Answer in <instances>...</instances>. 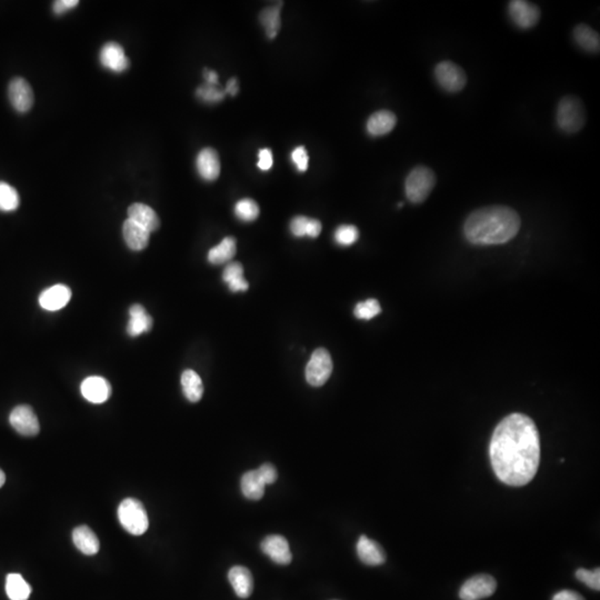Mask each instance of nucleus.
<instances>
[{
	"label": "nucleus",
	"mask_w": 600,
	"mask_h": 600,
	"mask_svg": "<svg viewBox=\"0 0 600 600\" xmlns=\"http://www.w3.org/2000/svg\"><path fill=\"white\" fill-rule=\"evenodd\" d=\"M520 225V217L511 207H484L468 216L464 234L467 241L474 245H502L516 237Z\"/></svg>",
	"instance_id": "2"
},
{
	"label": "nucleus",
	"mask_w": 600,
	"mask_h": 600,
	"mask_svg": "<svg viewBox=\"0 0 600 600\" xmlns=\"http://www.w3.org/2000/svg\"><path fill=\"white\" fill-rule=\"evenodd\" d=\"M381 311L379 302L376 299H367L366 302H359L355 307V316L363 320H370L377 316Z\"/></svg>",
	"instance_id": "36"
},
{
	"label": "nucleus",
	"mask_w": 600,
	"mask_h": 600,
	"mask_svg": "<svg viewBox=\"0 0 600 600\" xmlns=\"http://www.w3.org/2000/svg\"><path fill=\"white\" fill-rule=\"evenodd\" d=\"M357 554L366 565L379 566L385 563L386 554L383 547L367 536H360L357 542Z\"/></svg>",
	"instance_id": "17"
},
{
	"label": "nucleus",
	"mask_w": 600,
	"mask_h": 600,
	"mask_svg": "<svg viewBox=\"0 0 600 600\" xmlns=\"http://www.w3.org/2000/svg\"><path fill=\"white\" fill-rule=\"evenodd\" d=\"M71 298V290L65 285H55L47 288L39 296V304L45 311H60Z\"/></svg>",
	"instance_id": "15"
},
{
	"label": "nucleus",
	"mask_w": 600,
	"mask_h": 600,
	"mask_svg": "<svg viewBox=\"0 0 600 600\" xmlns=\"http://www.w3.org/2000/svg\"><path fill=\"white\" fill-rule=\"evenodd\" d=\"M223 280L232 293L246 291L249 287L244 277V267L241 263H230L223 269Z\"/></svg>",
	"instance_id": "25"
},
{
	"label": "nucleus",
	"mask_w": 600,
	"mask_h": 600,
	"mask_svg": "<svg viewBox=\"0 0 600 600\" xmlns=\"http://www.w3.org/2000/svg\"><path fill=\"white\" fill-rule=\"evenodd\" d=\"M203 78L206 80V84L212 85V86H218L219 85L218 75L214 70H203Z\"/></svg>",
	"instance_id": "43"
},
{
	"label": "nucleus",
	"mask_w": 600,
	"mask_h": 600,
	"mask_svg": "<svg viewBox=\"0 0 600 600\" xmlns=\"http://www.w3.org/2000/svg\"><path fill=\"white\" fill-rule=\"evenodd\" d=\"M21 198L12 186L0 181V212H14L19 207Z\"/></svg>",
	"instance_id": "32"
},
{
	"label": "nucleus",
	"mask_w": 600,
	"mask_h": 600,
	"mask_svg": "<svg viewBox=\"0 0 600 600\" xmlns=\"http://www.w3.org/2000/svg\"><path fill=\"white\" fill-rule=\"evenodd\" d=\"M73 542L76 547L87 556L96 555L100 547L98 537L88 526H79L74 529Z\"/></svg>",
	"instance_id": "23"
},
{
	"label": "nucleus",
	"mask_w": 600,
	"mask_h": 600,
	"mask_svg": "<svg viewBox=\"0 0 600 600\" xmlns=\"http://www.w3.org/2000/svg\"><path fill=\"white\" fill-rule=\"evenodd\" d=\"M129 317L131 318L127 326L129 336H140L142 333H148L153 327V318L142 304H133L129 309Z\"/></svg>",
	"instance_id": "20"
},
{
	"label": "nucleus",
	"mask_w": 600,
	"mask_h": 600,
	"mask_svg": "<svg viewBox=\"0 0 600 600\" xmlns=\"http://www.w3.org/2000/svg\"><path fill=\"white\" fill-rule=\"evenodd\" d=\"M241 491L246 498L252 499V500H259L261 497L264 496L266 484L261 478L257 469L250 470L248 473L245 474L241 478Z\"/></svg>",
	"instance_id": "27"
},
{
	"label": "nucleus",
	"mask_w": 600,
	"mask_h": 600,
	"mask_svg": "<svg viewBox=\"0 0 600 600\" xmlns=\"http://www.w3.org/2000/svg\"><path fill=\"white\" fill-rule=\"evenodd\" d=\"M8 98L12 107L21 113H27L34 104V91L32 86L21 77L12 79L8 86Z\"/></svg>",
	"instance_id": "11"
},
{
	"label": "nucleus",
	"mask_w": 600,
	"mask_h": 600,
	"mask_svg": "<svg viewBox=\"0 0 600 600\" xmlns=\"http://www.w3.org/2000/svg\"><path fill=\"white\" fill-rule=\"evenodd\" d=\"M258 168L263 171L269 170L274 165L273 153L268 148L259 151Z\"/></svg>",
	"instance_id": "41"
},
{
	"label": "nucleus",
	"mask_w": 600,
	"mask_h": 600,
	"mask_svg": "<svg viewBox=\"0 0 600 600\" xmlns=\"http://www.w3.org/2000/svg\"><path fill=\"white\" fill-rule=\"evenodd\" d=\"M359 238V232L353 225H342L335 232V241L340 246H351Z\"/></svg>",
	"instance_id": "35"
},
{
	"label": "nucleus",
	"mask_w": 600,
	"mask_h": 600,
	"mask_svg": "<svg viewBox=\"0 0 600 600\" xmlns=\"http://www.w3.org/2000/svg\"><path fill=\"white\" fill-rule=\"evenodd\" d=\"M333 373V359L326 349L318 348L313 351L311 359L306 366V380L313 387H320L329 379Z\"/></svg>",
	"instance_id": "7"
},
{
	"label": "nucleus",
	"mask_w": 600,
	"mask_h": 600,
	"mask_svg": "<svg viewBox=\"0 0 600 600\" xmlns=\"http://www.w3.org/2000/svg\"><path fill=\"white\" fill-rule=\"evenodd\" d=\"M5 482H6V475L3 470L0 469V488L3 487Z\"/></svg>",
	"instance_id": "45"
},
{
	"label": "nucleus",
	"mask_w": 600,
	"mask_h": 600,
	"mask_svg": "<svg viewBox=\"0 0 600 600\" xmlns=\"http://www.w3.org/2000/svg\"><path fill=\"white\" fill-rule=\"evenodd\" d=\"M282 3L274 6L267 7L259 15V21L264 26L266 35L270 39H274L280 30V9Z\"/></svg>",
	"instance_id": "30"
},
{
	"label": "nucleus",
	"mask_w": 600,
	"mask_h": 600,
	"mask_svg": "<svg viewBox=\"0 0 600 600\" xmlns=\"http://www.w3.org/2000/svg\"><path fill=\"white\" fill-rule=\"evenodd\" d=\"M225 93H228L230 96H236L237 95L238 91H239V86H238L237 79L232 78L228 80L227 82L226 88H225Z\"/></svg>",
	"instance_id": "44"
},
{
	"label": "nucleus",
	"mask_w": 600,
	"mask_h": 600,
	"mask_svg": "<svg viewBox=\"0 0 600 600\" xmlns=\"http://www.w3.org/2000/svg\"><path fill=\"white\" fill-rule=\"evenodd\" d=\"M396 124L397 117L392 111H379L369 117L366 127L370 136L379 137L392 131Z\"/></svg>",
	"instance_id": "21"
},
{
	"label": "nucleus",
	"mask_w": 600,
	"mask_h": 600,
	"mask_svg": "<svg viewBox=\"0 0 600 600\" xmlns=\"http://www.w3.org/2000/svg\"><path fill=\"white\" fill-rule=\"evenodd\" d=\"M128 218L140 226L144 227L149 232H156L160 226L159 217L151 207L145 203H133L128 208Z\"/></svg>",
	"instance_id": "19"
},
{
	"label": "nucleus",
	"mask_w": 600,
	"mask_h": 600,
	"mask_svg": "<svg viewBox=\"0 0 600 600\" xmlns=\"http://www.w3.org/2000/svg\"><path fill=\"white\" fill-rule=\"evenodd\" d=\"M99 61L104 68L116 74L124 73L131 65L124 48L115 41H109L102 46Z\"/></svg>",
	"instance_id": "12"
},
{
	"label": "nucleus",
	"mask_w": 600,
	"mask_h": 600,
	"mask_svg": "<svg viewBox=\"0 0 600 600\" xmlns=\"http://www.w3.org/2000/svg\"><path fill=\"white\" fill-rule=\"evenodd\" d=\"M437 178L430 167L416 166L407 176L405 181V192L409 201L412 203H421L430 197L435 188Z\"/></svg>",
	"instance_id": "4"
},
{
	"label": "nucleus",
	"mask_w": 600,
	"mask_h": 600,
	"mask_svg": "<svg viewBox=\"0 0 600 600\" xmlns=\"http://www.w3.org/2000/svg\"><path fill=\"white\" fill-rule=\"evenodd\" d=\"M553 600H585L581 595L571 590H562L555 595Z\"/></svg>",
	"instance_id": "42"
},
{
	"label": "nucleus",
	"mask_w": 600,
	"mask_h": 600,
	"mask_svg": "<svg viewBox=\"0 0 600 600\" xmlns=\"http://www.w3.org/2000/svg\"><path fill=\"white\" fill-rule=\"evenodd\" d=\"M122 236L128 248L140 252L148 246L151 232L128 218L122 226Z\"/></svg>",
	"instance_id": "18"
},
{
	"label": "nucleus",
	"mask_w": 600,
	"mask_h": 600,
	"mask_svg": "<svg viewBox=\"0 0 600 600\" xmlns=\"http://www.w3.org/2000/svg\"><path fill=\"white\" fill-rule=\"evenodd\" d=\"M196 168L198 175L206 181H214L221 175V160L217 151L212 148H203L196 158Z\"/></svg>",
	"instance_id": "16"
},
{
	"label": "nucleus",
	"mask_w": 600,
	"mask_h": 600,
	"mask_svg": "<svg viewBox=\"0 0 600 600\" xmlns=\"http://www.w3.org/2000/svg\"><path fill=\"white\" fill-rule=\"evenodd\" d=\"M228 579L238 597L248 598L254 589V579L249 569L243 566H235L228 573Z\"/></svg>",
	"instance_id": "22"
},
{
	"label": "nucleus",
	"mask_w": 600,
	"mask_h": 600,
	"mask_svg": "<svg viewBox=\"0 0 600 600\" xmlns=\"http://www.w3.org/2000/svg\"><path fill=\"white\" fill-rule=\"evenodd\" d=\"M236 252H237V246H236L235 238H223L221 243L209 250L208 261L212 265L226 264L234 258Z\"/></svg>",
	"instance_id": "29"
},
{
	"label": "nucleus",
	"mask_w": 600,
	"mask_h": 600,
	"mask_svg": "<svg viewBox=\"0 0 600 600\" xmlns=\"http://www.w3.org/2000/svg\"><path fill=\"white\" fill-rule=\"evenodd\" d=\"M235 215L237 216L238 219L246 223L256 221L259 216V206L255 200L245 198L236 203Z\"/></svg>",
	"instance_id": "33"
},
{
	"label": "nucleus",
	"mask_w": 600,
	"mask_h": 600,
	"mask_svg": "<svg viewBox=\"0 0 600 600\" xmlns=\"http://www.w3.org/2000/svg\"><path fill=\"white\" fill-rule=\"evenodd\" d=\"M78 5V0H57L52 5V12L57 16L64 15L67 12L73 10Z\"/></svg>",
	"instance_id": "40"
},
{
	"label": "nucleus",
	"mask_w": 600,
	"mask_h": 600,
	"mask_svg": "<svg viewBox=\"0 0 600 600\" xmlns=\"http://www.w3.org/2000/svg\"><path fill=\"white\" fill-rule=\"evenodd\" d=\"M489 455L500 482L513 487L527 485L540 463V432L535 423L522 414L504 418L493 432Z\"/></svg>",
	"instance_id": "1"
},
{
	"label": "nucleus",
	"mask_w": 600,
	"mask_h": 600,
	"mask_svg": "<svg viewBox=\"0 0 600 600\" xmlns=\"http://www.w3.org/2000/svg\"><path fill=\"white\" fill-rule=\"evenodd\" d=\"M118 519L122 528L133 536H140L149 527L148 515L138 499L126 498L122 500L118 507Z\"/></svg>",
	"instance_id": "5"
},
{
	"label": "nucleus",
	"mask_w": 600,
	"mask_h": 600,
	"mask_svg": "<svg viewBox=\"0 0 600 600\" xmlns=\"http://www.w3.org/2000/svg\"><path fill=\"white\" fill-rule=\"evenodd\" d=\"M181 386H183L184 395L189 401L197 403L203 397V380L196 371L192 369L184 371L181 375Z\"/></svg>",
	"instance_id": "28"
},
{
	"label": "nucleus",
	"mask_w": 600,
	"mask_h": 600,
	"mask_svg": "<svg viewBox=\"0 0 600 600\" xmlns=\"http://www.w3.org/2000/svg\"><path fill=\"white\" fill-rule=\"evenodd\" d=\"M196 96L201 102H207V104H216V102H221L225 98L226 93H225V90L218 88V86L205 84L197 88Z\"/></svg>",
	"instance_id": "34"
},
{
	"label": "nucleus",
	"mask_w": 600,
	"mask_h": 600,
	"mask_svg": "<svg viewBox=\"0 0 600 600\" xmlns=\"http://www.w3.org/2000/svg\"><path fill=\"white\" fill-rule=\"evenodd\" d=\"M557 126L566 133H576L586 124V109L578 97L568 95L560 99L557 106Z\"/></svg>",
	"instance_id": "3"
},
{
	"label": "nucleus",
	"mask_w": 600,
	"mask_h": 600,
	"mask_svg": "<svg viewBox=\"0 0 600 600\" xmlns=\"http://www.w3.org/2000/svg\"><path fill=\"white\" fill-rule=\"evenodd\" d=\"M508 14L513 23L520 30H531L540 23V7L525 0H513L508 5Z\"/></svg>",
	"instance_id": "8"
},
{
	"label": "nucleus",
	"mask_w": 600,
	"mask_h": 600,
	"mask_svg": "<svg viewBox=\"0 0 600 600\" xmlns=\"http://www.w3.org/2000/svg\"><path fill=\"white\" fill-rule=\"evenodd\" d=\"M322 223L313 218L297 216L290 223V232L295 237L316 238L322 232Z\"/></svg>",
	"instance_id": "26"
},
{
	"label": "nucleus",
	"mask_w": 600,
	"mask_h": 600,
	"mask_svg": "<svg viewBox=\"0 0 600 600\" xmlns=\"http://www.w3.org/2000/svg\"><path fill=\"white\" fill-rule=\"evenodd\" d=\"M257 471H258L259 475H260L261 478H263L266 485L274 484L277 480V477H278L275 466L271 464L261 465L258 469H257Z\"/></svg>",
	"instance_id": "39"
},
{
	"label": "nucleus",
	"mask_w": 600,
	"mask_h": 600,
	"mask_svg": "<svg viewBox=\"0 0 600 600\" xmlns=\"http://www.w3.org/2000/svg\"><path fill=\"white\" fill-rule=\"evenodd\" d=\"M573 35H574L575 41L577 43L580 48H583L586 52H592V54L599 52V34L595 32L592 27H589L586 23H579L575 27Z\"/></svg>",
	"instance_id": "24"
},
{
	"label": "nucleus",
	"mask_w": 600,
	"mask_h": 600,
	"mask_svg": "<svg viewBox=\"0 0 600 600\" xmlns=\"http://www.w3.org/2000/svg\"><path fill=\"white\" fill-rule=\"evenodd\" d=\"M261 551H264V554L269 557L274 563L278 565H288L293 559L289 544L287 540L280 535L266 537L261 542Z\"/></svg>",
	"instance_id": "13"
},
{
	"label": "nucleus",
	"mask_w": 600,
	"mask_h": 600,
	"mask_svg": "<svg viewBox=\"0 0 600 600\" xmlns=\"http://www.w3.org/2000/svg\"><path fill=\"white\" fill-rule=\"evenodd\" d=\"M291 160L300 173L307 170L309 158H308V153L304 146H298L293 149V153H291Z\"/></svg>",
	"instance_id": "38"
},
{
	"label": "nucleus",
	"mask_w": 600,
	"mask_h": 600,
	"mask_svg": "<svg viewBox=\"0 0 600 600\" xmlns=\"http://www.w3.org/2000/svg\"><path fill=\"white\" fill-rule=\"evenodd\" d=\"M6 592L10 600H27L32 594V587L19 574H9L6 579Z\"/></svg>",
	"instance_id": "31"
},
{
	"label": "nucleus",
	"mask_w": 600,
	"mask_h": 600,
	"mask_svg": "<svg viewBox=\"0 0 600 600\" xmlns=\"http://www.w3.org/2000/svg\"><path fill=\"white\" fill-rule=\"evenodd\" d=\"M576 577L580 580L581 583L588 586L589 588L594 590H599L600 589V570L599 568L594 569V570H587V569L580 568L576 571Z\"/></svg>",
	"instance_id": "37"
},
{
	"label": "nucleus",
	"mask_w": 600,
	"mask_h": 600,
	"mask_svg": "<svg viewBox=\"0 0 600 600\" xmlns=\"http://www.w3.org/2000/svg\"><path fill=\"white\" fill-rule=\"evenodd\" d=\"M435 79L439 87L449 93H459L467 85L465 70L449 60L441 61L436 65Z\"/></svg>",
	"instance_id": "6"
},
{
	"label": "nucleus",
	"mask_w": 600,
	"mask_h": 600,
	"mask_svg": "<svg viewBox=\"0 0 600 600\" xmlns=\"http://www.w3.org/2000/svg\"><path fill=\"white\" fill-rule=\"evenodd\" d=\"M497 583L489 575H478L467 580L459 592L461 600H480L496 592Z\"/></svg>",
	"instance_id": "10"
},
{
	"label": "nucleus",
	"mask_w": 600,
	"mask_h": 600,
	"mask_svg": "<svg viewBox=\"0 0 600 600\" xmlns=\"http://www.w3.org/2000/svg\"><path fill=\"white\" fill-rule=\"evenodd\" d=\"M80 390L85 399L89 403H102L111 397V386L104 378L91 376L82 381Z\"/></svg>",
	"instance_id": "14"
},
{
	"label": "nucleus",
	"mask_w": 600,
	"mask_h": 600,
	"mask_svg": "<svg viewBox=\"0 0 600 600\" xmlns=\"http://www.w3.org/2000/svg\"><path fill=\"white\" fill-rule=\"evenodd\" d=\"M9 423L18 434L26 437L36 436L41 430L37 415L28 405H19L12 409L9 415Z\"/></svg>",
	"instance_id": "9"
}]
</instances>
